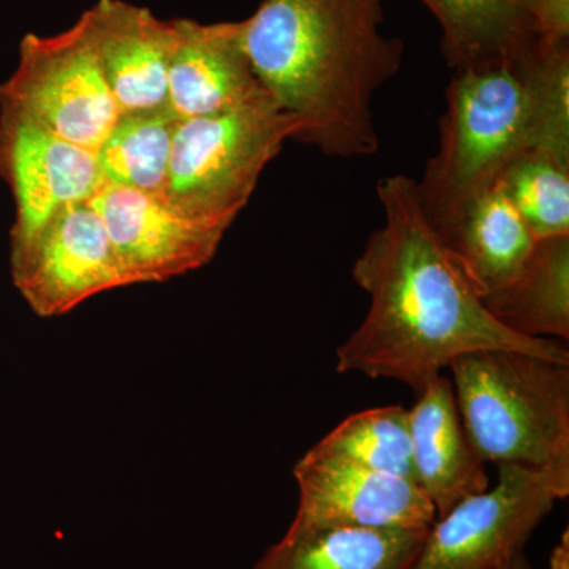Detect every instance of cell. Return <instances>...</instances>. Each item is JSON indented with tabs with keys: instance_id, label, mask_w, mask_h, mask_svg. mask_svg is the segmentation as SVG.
<instances>
[{
	"instance_id": "6da1fadb",
	"label": "cell",
	"mask_w": 569,
	"mask_h": 569,
	"mask_svg": "<svg viewBox=\"0 0 569 569\" xmlns=\"http://www.w3.org/2000/svg\"><path fill=\"white\" fill-rule=\"evenodd\" d=\"M377 194L383 223L351 269L369 295V310L337 348V373L388 378L418 395L456 358L475 351L515 350L569 365L561 340L520 337L493 320L427 220L417 179L387 176Z\"/></svg>"
},
{
	"instance_id": "7a4b0ae2",
	"label": "cell",
	"mask_w": 569,
	"mask_h": 569,
	"mask_svg": "<svg viewBox=\"0 0 569 569\" xmlns=\"http://www.w3.org/2000/svg\"><path fill=\"white\" fill-rule=\"evenodd\" d=\"M385 0H263L241 21L258 81L301 122L296 141L337 159L380 149L373 97L399 73L402 40L383 31Z\"/></svg>"
},
{
	"instance_id": "3957f363",
	"label": "cell",
	"mask_w": 569,
	"mask_h": 569,
	"mask_svg": "<svg viewBox=\"0 0 569 569\" xmlns=\"http://www.w3.org/2000/svg\"><path fill=\"white\" fill-rule=\"evenodd\" d=\"M530 151L569 159V43H545L512 62L455 71L440 146L417 181L438 234Z\"/></svg>"
},
{
	"instance_id": "277c9868",
	"label": "cell",
	"mask_w": 569,
	"mask_h": 569,
	"mask_svg": "<svg viewBox=\"0 0 569 569\" xmlns=\"http://www.w3.org/2000/svg\"><path fill=\"white\" fill-rule=\"evenodd\" d=\"M448 369L460 421L482 462L569 467V365L482 350Z\"/></svg>"
},
{
	"instance_id": "5b68a950",
	"label": "cell",
	"mask_w": 569,
	"mask_h": 569,
	"mask_svg": "<svg viewBox=\"0 0 569 569\" xmlns=\"http://www.w3.org/2000/svg\"><path fill=\"white\" fill-rule=\"evenodd\" d=\"M301 122L266 97L176 127L163 194L176 208L230 228L249 203L264 168L296 140Z\"/></svg>"
},
{
	"instance_id": "8992f818",
	"label": "cell",
	"mask_w": 569,
	"mask_h": 569,
	"mask_svg": "<svg viewBox=\"0 0 569 569\" xmlns=\"http://www.w3.org/2000/svg\"><path fill=\"white\" fill-rule=\"evenodd\" d=\"M0 104L14 108L62 140L97 152L121 111L84 13L56 36L22 37L17 69L0 82Z\"/></svg>"
},
{
	"instance_id": "52a82bcc",
	"label": "cell",
	"mask_w": 569,
	"mask_h": 569,
	"mask_svg": "<svg viewBox=\"0 0 569 569\" xmlns=\"http://www.w3.org/2000/svg\"><path fill=\"white\" fill-rule=\"evenodd\" d=\"M569 496V467L498 466L493 488L459 501L427 530L410 569H498Z\"/></svg>"
},
{
	"instance_id": "ba28073f",
	"label": "cell",
	"mask_w": 569,
	"mask_h": 569,
	"mask_svg": "<svg viewBox=\"0 0 569 569\" xmlns=\"http://www.w3.org/2000/svg\"><path fill=\"white\" fill-rule=\"evenodd\" d=\"M0 178L10 187L14 222L10 263L71 204L91 200L102 186L96 152L62 140L14 108L0 104Z\"/></svg>"
},
{
	"instance_id": "9c48e42d",
	"label": "cell",
	"mask_w": 569,
	"mask_h": 569,
	"mask_svg": "<svg viewBox=\"0 0 569 569\" xmlns=\"http://www.w3.org/2000/svg\"><path fill=\"white\" fill-rule=\"evenodd\" d=\"M10 268L14 287L41 318L66 316L92 296L132 284L89 201L62 209Z\"/></svg>"
},
{
	"instance_id": "30bf717a",
	"label": "cell",
	"mask_w": 569,
	"mask_h": 569,
	"mask_svg": "<svg viewBox=\"0 0 569 569\" xmlns=\"http://www.w3.org/2000/svg\"><path fill=\"white\" fill-rule=\"evenodd\" d=\"M89 203L132 284L167 282L203 268L228 231L181 211L163 193L102 183Z\"/></svg>"
},
{
	"instance_id": "8fae6325",
	"label": "cell",
	"mask_w": 569,
	"mask_h": 569,
	"mask_svg": "<svg viewBox=\"0 0 569 569\" xmlns=\"http://www.w3.org/2000/svg\"><path fill=\"white\" fill-rule=\"evenodd\" d=\"M293 475L299 489L295 519L302 522L421 530L429 529L437 519L425 490L411 479L318 455L312 449L296 463Z\"/></svg>"
},
{
	"instance_id": "7c38bea8",
	"label": "cell",
	"mask_w": 569,
	"mask_h": 569,
	"mask_svg": "<svg viewBox=\"0 0 569 569\" xmlns=\"http://www.w3.org/2000/svg\"><path fill=\"white\" fill-rule=\"evenodd\" d=\"M266 97L242 47L241 21L174 20L168 108L181 121L223 114Z\"/></svg>"
},
{
	"instance_id": "4fadbf2b",
	"label": "cell",
	"mask_w": 569,
	"mask_h": 569,
	"mask_svg": "<svg viewBox=\"0 0 569 569\" xmlns=\"http://www.w3.org/2000/svg\"><path fill=\"white\" fill-rule=\"evenodd\" d=\"M84 17L121 114L168 108L174 20L126 0H99Z\"/></svg>"
},
{
	"instance_id": "5bb4252c",
	"label": "cell",
	"mask_w": 569,
	"mask_h": 569,
	"mask_svg": "<svg viewBox=\"0 0 569 569\" xmlns=\"http://www.w3.org/2000/svg\"><path fill=\"white\" fill-rule=\"evenodd\" d=\"M415 475L437 518L490 488L486 463L468 441L451 378H433L408 410Z\"/></svg>"
},
{
	"instance_id": "9a60e30c",
	"label": "cell",
	"mask_w": 569,
	"mask_h": 569,
	"mask_svg": "<svg viewBox=\"0 0 569 569\" xmlns=\"http://www.w3.org/2000/svg\"><path fill=\"white\" fill-rule=\"evenodd\" d=\"M441 28V52L452 70L512 62L542 39L537 0H421Z\"/></svg>"
},
{
	"instance_id": "2e32d148",
	"label": "cell",
	"mask_w": 569,
	"mask_h": 569,
	"mask_svg": "<svg viewBox=\"0 0 569 569\" xmlns=\"http://www.w3.org/2000/svg\"><path fill=\"white\" fill-rule=\"evenodd\" d=\"M429 529L397 530L312 523L290 529L252 569H410Z\"/></svg>"
},
{
	"instance_id": "e0dca14e",
	"label": "cell",
	"mask_w": 569,
	"mask_h": 569,
	"mask_svg": "<svg viewBox=\"0 0 569 569\" xmlns=\"http://www.w3.org/2000/svg\"><path fill=\"white\" fill-rule=\"evenodd\" d=\"M440 238L481 299L519 276L537 242L498 183Z\"/></svg>"
},
{
	"instance_id": "ac0fdd59",
	"label": "cell",
	"mask_w": 569,
	"mask_h": 569,
	"mask_svg": "<svg viewBox=\"0 0 569 569\" xmlns=\"http://www.w3.org/2000/svg\"><path fill=\"white\" fill-rule=\"evenodd\" d=\"M482 302L515 335L568 342L569 236L538 239L519 276Z\"/></svg>"
},
{
	"instance_id": "d6986e66",
	"label": "cell",
	"mask_w": 569,
	"mask_h": 569,
	"mask_svg": "<svg viewBox=\"0 0 569 569\" xmlns=\"http://www.w3.org/2000/svg\"><path fill=\"white\" fill-rule=\"evenodd\" d=\"M179 121L170 108L119 116L96 152L102 183L163 193Z\"/></svg>"
},
{
	"instance_id": "ffe728a7",
	"label": "cell",
	"mask_w": 569,
	"mask_h": 569,
	"mask_svg": "<svg viewBox=\"0 0 569 569\" xmlns=\"http://www.w3.org/2000/svg\"><path fill=\"white\" fill-rule=\"evenodd\" d=\"M310 449L417 482L408 410L400 406L350 415Z\"/></svg>"
},
{
	"instance_id": "44dd1931",
	"label": "cell",
	"mask_w": 569,
	"mask_h": 569,
	"mask_svg": "<svg viewBox=\"0 0 569 569\" xmlns=\"http://www.w3.org/2000/svg\"><path fill=\"white\" fill-rule=\"evenodd\" d=\"M497 183L537 241L569 236V159L548 151L523 153Z\"/></svg>"
},
{
	"instance_id": "7402d4cb",
	"label": "cell",
	"mask_w": 569,
	"mask_h": 569,
	"mask_svg": "<svg viewBox=\"0 0 569 569\" xmlns=\"http://www.w3.org/2000/svg\"><path fill=\"white\" fill-rule=\"evenodd\" d=\"M550 569H569V533L565 530L561 535L559 545L552 550L550 556Z\"/></svg>"
},
{
	"instance_id": "603a6c76",
	"label": "cell",
	"mask_w": 569,
	"mask_h": 569,
	"mask_svg": "<svg viewBox=\"0 0 569 569\" xmlns=\"http://www.w3.org/2000/svg\"><path fill=\"white\" fill-rule=\"evenodd\" d=\"M498 569H531L529 561H527L523 553H519V556L512 557L511 560L507 561V563L501 565Z\"/></svg>"
}]
</instances>
